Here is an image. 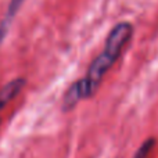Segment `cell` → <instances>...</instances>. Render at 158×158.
<instances>
[{
  "instance_id": "obj_1",
  "label": "cell",
  "mask_w": 158,
  "mask_h": 158,
  "mask_svg": "<svg viewBox=\"0 0 158 158\" xmlns=\"http://www.w3.org/2000/svg\"><path fill=\"white\" fill-rule=\"evenodd\" d=\"M133 31V25L126 21L117 24L110 31L106 43H104V49L92 61V64L87 68L86 75L74 82L79 92V96H81V100L90 98L92 96H94L98 86L103 82L104 75L110 71V68L114 65V63L125 50L126 44L131 42Z\"/></svg>"
},
{
  "instance_id": "obj_3",
  "label": "cell",
  "mask_w": 158,
  "mask_h": 158,
  "mask_svg": "<svg viewBox=\"0 0 158 158\" xmlns=\"http://www.w3.org/2000/svg\"><path fill=\"white\" fill-rule=\"evenodd\" d=\"M24 2L25 0H10V3H8L7 11H6L4 17H3L2 22H0V46H2V43L4 42L6 36H7V33H8V29H10L17 13L21 10Z\"/></svg>"
},
{
  "instance_id": "obj_2",
  "label": "cell",
  "mask_w": 158,
  "mask_h": 158,
  "mask_svg": "<svg viewBox=\"0 0 158 158\" xmlns=\"http://www.w3.org/2000/svg\"><path fill=\"white\" fill-rule=\"evenodd\" d=\"M25 83H27V82H25L24 78H15L11 82L6 83L4 86L0 89V112L4 110V107L7 106L11 100H14V98L21 93Z\"/></svg>"
}]
</instances>
